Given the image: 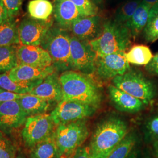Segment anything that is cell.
Returning <instances> with one entry per match:
<instances>
[{
    "label": "cell",
    "instance_id": "1",
    "mask_svg": "<svg viewBox=\"0 0 158 158\" xmlns=\"http://www.w3.org/2000/svg\"><path fill=\"white\" fill-rule=\"evenodd\" d=\"M63 99L75 101L100 108L103 99L100 85L92 75L68 70L59 76Z\"/></svg>",
    "mask_w": 158,
    "mask_h": 158
},
{
    "label": "cell",
    "instance_id": "2",
    "mask_svg": "<svg viewBox=\"0 0 158 158\" xmlns=\"http://www.w3.org/2000/svg\"><path fill=\"white\" fill-rule=\"evenodd\" d=\"M128 133L124 119L111 115L102 119L96 125L89 145L91 158H107Z\"/></svg>",
    "mask_w": 158,
    "mask_h": 158
},
{
    "label": "cell",
    "instance_id": "3",
    "mask_svg": "<svg viewBox=\"0 0 158 158\" xmlns=\"http://www.w3.org/2000/svg\"><path fill=\"white\" fill-rule=\"evenodd\" d=\"M132 36L124 25L114 20L104 23L101 35L90 42L97 56H103L117 53H125L129 48Z\"/></svg>",
    "mask_w": 158,
    "mask_h": 158
},
{
    "label": "cell",
    "instance_id": "4",
    "mask_svg": "<svg viewBox=\"0 0 158 158\" xmlns=\"http://www.w3.org/2000/svg\"><path fill=\"white\" fill-rule=\"evenodd\" d=\"M70 32L57 25L53 26L40 45L51 56L52 65L57 72L72 70Z\"/></svg>",
    "mask_w": 158,
    "mask_h": 158
},
{
    "label": "cell",
    "instance_id": "5",
    "mask_svg": "<svg viewBox=\"0 0 158 158\" xmlns=\"http://www.w3.org/2000/svg\"><path fill=\"white\" fill-rule=\"evenodd\" d=\"M89 136L87 119H81L56 127L54 137L61 158H68L82 146Z\"/></svg>",
    "mask_w": 158,
    "mask_h": 158
},
{
    "label": "cell",
    "instance_id": "6",
    "mask_svg": "<svg viewBox=\"0 0 158 158\" xmlns=\"http://www.w3.org/2000/svg\"><path fill=\"white\" fill-rule=\"evenodd\" d=\"M113 85L148 106L153 102L156 89L152 82L141 71L130 69L124 74L112 80Z\"/></svg>",
    "mask_w": 158,
    "mask_h": 158
},
{
    "label": "cell",
    "instance_id": "7",
    "mask_svg": "<svg viewBox=\"0 0 158 158\" xmlns=\"http://www.w3.org/2000/svg\"><path fill=\"white\" fill-rule=\"evenodd\" d=\"M56 127L51 114L45 113L27 117L21 132L25 145L31 149L51 136Z\"/></svg>",
    "mask_w": 158,
    "mask_h": 158
},
{
    "label": "cell",
    "instance_id": "8",
    "mask_svg": "<svg viewBox=\"0 0 158 158\" xmlns=\"http://www.w3.org/2000/svg\"><path fill=\"white\" fill-rule=\"evenodd\" d=\"M98 108L80 102L62 100L50 114L55 124L57 126L89 118Z\"/></svg>",
    "mask_w": 158,
    "mask_h": 158
},
{
    "label": "cell",
    "instance_id": "9",
    "mask_svg": "<svg viewBox=\"0 0 158 158\" xmlns=\"http://www.w3.org/2000/svg\"><path fill=\"white\" fill-rule=\"evenodd\" d=\"M70 57L72 70L93 75L97 54L89 41L80 40L71 34Z\"/></svg>",
    "mask_w": 158,
    "mask_h": 158
},
{
    "label": "cell",
    "instance_id": "10",
    "mask_svg": "<svg viewBox=\"0 0 158 158\" xmlns=\"http://www.w3.org/2000/svg\"><path fill=\"white\" fill-rule=\"evenodd\" d=\"M131 69L125 53L97 56L94 74L102 81L112 80L126 73Z\"/></svg>",
    "mask_w": 158,
    "mask_h": 158
},
{
    "label": "cell",
    "instance_id": "11",
    "mask_svg": "<svg viewBox=\"0 0 158 158\" xmlns=\"http://www.w3.org/2000/svg\"><path fill=\"white\" fill-rule=\"evenodd\" d=\"M54 19L39 21L25 18L18 27L19 44L22 45L40 46L49 29L53 26Z\"/></svg>",
    "mask_w": 158,
    "mask_h": 158
},
{
    "label": "cell",
    "instance_id": "12",
    "mask_svg": "<svg viewBox=\"0 0 158 158\" xmlns=\"http://www.w3.org/2000/svg\"><path fill=\"white\" fill-rule=\"evenodd\" d=\"M27 117L17 100L0 102V130L4 132L19 128Z\"/></svg>",
    "mask_w": 158,
    "mask_h": 158
},
{
    "label": "cell",
    "instance_id": "13",
    "mask_svg": "<svg viewBox=\"0 0 158 158\" xmlns=\"http://www.w3.org/2000/svg\"><path fill=\"white\" fill-rule=\"evenodd\" d=\"M104 23L98 15L81 17L74 22L70 32L79 40L91 42L102 33Z\"/></svg>",
    "mask_w": 158,
    "mask_h": 158
},
{
    "label": "cell",
    "instance_id": "14",
    "mask_svg": "<svg viewBox=\"0 0 158 158\" xmlns=\"http://www.w3.org/2000/svg\"><path fill=\"white\" fill-rule=\"evenodd\" d=\"M18 64H26L38 68L52 65V60L47 51L40 46L20 45L17 47Z\"/></svg>",
    "mask_w": 158,
    "mask_h": 158
},
{
    "label": "cell",
    "instance_id": "15",
    "mask_svg": "<svg viewBox=\"0 0 158 158\" xmlns=\"http://www.w3.org/2000/svg\"><path fill=\"white\" fill-rule=\"evenodd\" d=\"M53 19L57 26L70 31L74 22L85 17L77 6L68 0H53Z\"/></svg>",
    "mask_w": 158,
    "mask_h": 158
},
{
    "label": "cell",
    "instance_id": "16",
    "mask_svg": "<svg viewBox=\"0 0 158 158\" xmlns=\"http://www.w3.org/2000/svg\"><path fill=\"white\" fill-rule=\"evenodd\" d=\"M59 76V72H55L44 79L28 94L38 97L49 103L57 104L63 99L62 88Z\"/></svg>",
    "mask_w": 158,
    "mask_h": 158
},
{
    "label": "cell",
    "instance_id": "17",
    "mask_svg": "<svg viewBox=\"0 0 158 158\" xmlns=\"http://www.w3.org/2000/svg\"><path fill=\"white\" fill-rule=\"evenodd\" d=\"M107 93L114 107L120 112L130 114L138 113L146 106L140 100L131 96L113 85H108Z\"/></svg>",
    "mask_w": 158,
    "mask_h": 158
},
{
    "label": "cell",
    "instance_id": "18",
    "mask_svg": "<svg viewBox=\"0 0 158 158\" xmlns=\"http://www.w3.org/2000/svg\"><path fill=\"white\" fill-rule=\"evenodd\" d=\"M53 66L38 68L26 64H18L8 72L9 77L16 82H34L41 81L56 72Z\"/></svg>",
    "mask_w": 158,
    "mask_h": 158
},
{
    "label": "cell",
    "instance_id": "19",
    "mask_svg": "<svg viewBox=\"0 0 158 158\" xmlns=\"http://www.w3.org/2000/svg\"><path fill=\"white\" fill-rule=\"evenodd\" d=\"M151 6L141 1L135 13L130 19L124 24L130 31L132 38H135L147 25Z\"/></svg>",
    "mask_w": 158,
    "mask_h": 158
},
{
    "label": "cell",
    "instance_id": "20",
    "mask_svg": "<svg viewBox=\"0 0 158 158\" xmlns=\"http://www.w3.org/2000/svg\"><path fill=\"white\" fill-rule=\"evenodd\" d=\"M17 101L28 117L45 114L51 104V103L41 98L29 94H27Z\"/></svg>",
    "mask_w": 158,
    "mask_h": 158
},
{
    "label": "cell",
    "instance_id": "21",
    "mask_svg": "<svg viewBox=\"0 0 158 158\" xmlns=\"http://www.w3.org/2000/svg\"><path fill=\"white\" fill-rule=\"evenodd\" d=\"M30 158H61L53 134L31 148Z\"/></svg>",
    "mask_w": 158,
    "mask_h": 158
},
{
    "label": "cell",
    "instance_id": "22",
    "mask_svg": "<svg viewBox=\"0 0 158 158\" xmlns=\"http://www.w3.org/2000/svg\"><path fill=\"white\" fill-rule=\"evenodd\" d=\"M30 17L39 21H48L53 12V5L49 0H31L28 5Z\"/></svg>",
    "mask_w": 158,
    "mask_h": 158
},
{
    "label": "cell",
    "instance_id": "23",
    "mask_svg": "<svg viewBox=\"0 0 158 158\" xmlns=\"http://www.w3.org/2000/svg\"><path fill=\"white\" fill-rule=\"evenodd\" d=\"M16 82L10 79L8 73H0V88L2 90L18 94H28L42 81Z\"/></svg>",
    "mask_w": 158,
    "mask_h": 158
},
{
    "label": "cell",
    "instance_id": "24",
    "mask_svg": "<svg viewBox=\"0 0 158 158\" xmlns=\"http://www.w3.org/2000/svg\"><path fill=\"white\" fill-rule=\"evenodd\" d=\"M19 44L18 30L14 18L0 23V46Z\"/></svg>",
    "mask_w": 158,
    "mask_h": 158
},
{
    "label": "cell",
    "instance_id": "25",
    "mask_svg": "<svg viewBox=\"0 0 158 158\" xmlns=\"http://www.w3.org/2000/svg\"><path fill=\"white\" fill-rule=\"evenodd\" d=\"M125 56L128 62L137 66H147L153 56L149 48L144 45L133 46Z\"/></svg>",
    "mask_w": 158,
    "mask_h": 158
},
{
    "label": "cell",
    "instance_id": "26",
    "mask_svg": "<svg viewBox=\"0 0 158 158\" xmlns=\"http://www.w3.org/2000/svg\"><path fill=\"white\" fill-rule=\"evenodd\" d=\"M138 137L135 131H131L107 158H127L136 147Z\"/></svg>",
    "mask_w": 158,
    "mask_h": 158
},
{
    "label": "cell",
    "instance_id": "27",
    "mask_svg": "<svg viewBox=\"0 0 158 158\" xmlns=\"http://www.w3.org/2000/svg\"><path fill=\"white\" fill-rule=\"evenodd\" d=\"M18 65L17 46H0V73H8Z\"/></svg>",
    "mask_w": 158,
    "mask_h": 158
},
{
    "label": "cell",
    "instance_id": "28",
    "mask_svg": "<svg viewBox=\"0 0 158 158\" xmlns=\"http://www.w3.org/2000/svg\"><path fill=\"white\" fill-rule=\"evenodd\" d=\"M141 1L142 0H128L125 2L116 10L113 20L124 25L134 15Z\"/></svg>",
    "mask_w": 158,
    "mask_h": 158
},
{
    "label": "cell",
    "instance_id": "29",
    "mask_svg": "<svg viewBox=\"0 0 158 158\" xmlns=\"http://www.w3.org/2000/svg\"><path fill=\"white\" fill-rule=\"evenodd\" d=\"M143 32L147 42H154L158 40V7L151 8L149 19Z\"/></svg>",
    "mask_w": 158,
    "mask_h": 158
},
{
    "label": "cell",
    "instance_id": "30",
    "mask_svg": "<svg viewBox=\"0 0 158 158\" xmlns=\"http://www.w3.org/2000/svg\"><path fill=\"white\" fill-rule=\"evenodd\" d=\"M145 141L147 143H153L158 141V115L147 119L143 126Z\"/></svg>",
    "mask_w": 158,
    "mask_h": 158
},
{
    "label": "cell",
    "instance_id": "31",
    "mask_svg": "<svg viewBox=\"0 0 158 158\" xmlns=\"http://www.w3.org/2000/svg\"><path fill=\"white\" fill-rule=\"evenodd\" d=\"M0 158H16V149L12 142L0 132Z\"/></svg>",
    "mask_w": 158,
    "mask_h": 158
},
{
    "label": "cell",
    "instance_id": "32",
    "mask_svg": "<svg viewBox=\"0 0 158 158\" xmlns=\"http://www.w3.org/2000/svg\"><path fill=\"white\" fill-rule=\"evenodd\" d=\"M76 6L83 14L85 16H91L98 15L99 8L91 0H68Z\"/></svg>",
    "mask_w": 158,
    "mask_h": 158
},
{
    "label": "cell",
    "instance_id": "33",
    "mask_svg": "<svg viewBox=\"0 0 158 158\" xmlns=\"http://www.w3.org/2000/svg\"><path fill=\"white\" fill-rule=\"evenodd\" d=\"M6 6L9 18L17 16L21 8L23 0H2Z\"/></svg>",
    "mask_w": 158,
    "mask_h": 158
},
{
    "label": "cell",
    "instance_id": "34",
    "mask_svg": "<svg viewBox=\"0 0 158 158\" xmlns=\"http://www.w3.org/2000/svg\"><path fill=\"white\" fill-rule=\"evenodd\" d=\"M27 94H18L8 91L2 90L0 92V102L18 100L23 98Z\"/></svg>",
    "mask_w": 158,
    "mask_h": 158
},
{
    "label": "cell",
    "instance_id": "35",
    "mask_svg": "<svg viewBox=\"0 0 158 158\" xmlns=\"http://www.w3.org/2000/svg\"><path fill=\"white\" fill-rule=\"evenodd\" d=\"M145 70L149 73L158 77V52L153 56L151 62L145 66Z\"/></svg>",
    "mask_w": 158,
    "mask_h": 158
},
{
    "label": "cell",
    "instance_id": "36",
    "mask_svg": "<svg viewBox=\"0 0 158 158\" xmlns=\"http://www.w3.org/2000/svg\"><path fill=\"white\" fill-rule=\"evenodd\" d=\"M68 158H91L89 148L82 145L78 148Z\"/></svg>",
    "mask_w": 158,
    "mask_h": 158
},
{
    "label": "cell",
    "instance_id": "37",
    "mask_svg": "<svg viewBox=\"0 0 158 158\" xmlns=\"http://www.w3.org/2000/svg\"><path fill=\"white\" fill-rule=\"evenodd\" d=\"M8 18V12L6 6L3 4L2 0H0V23L6 21Z\"/></svg>",
    "mask_w": 158,
    "mask_h": 158
},
{
    "label": "cell",
    "instance_id": "38",
    "mask_svg": "<svg viewBox=\"0 0 158 158\" xmlns=\"http://www.w3.org/2000/svg\"><path fill=\"white\" fill-rule=\"evenodd\" d=\"M127 158H141L139 150L136 148V147H135L134 149L132 151V152L130 153Z\"/></svg>",
    "mask_w": 158,
    "mask_h": 158
},
{
    "label": "cell",
    "instance_id": "39",
    "mask_svg": "<svg viewBox=\"0 0 158 158\" xmlns=\"http://www.w3.org/2000/svg\"><path fill=\"white\" fill-rule=\"evenodd\" d=\"M142 1L149 5L151 8L158 7V0H142Z\"/></svg>",
    "mask_w": 158,
    "mask_h": 158
},
{
    "label": "cell",
    "instance_id": "40",
    "mask_svg": "<svg viewBox=\"0 0 158 158\" xmlns=\"http://www.w3.org/2000/svg\"><path fill=\"white\" fill-rule=\"evenodd\" d=\"M153 151L156 158H158V141L152 143Z\"/></svg>",
    "mask_w": 158,
    "mask_h": 158
},
{
    "label": "cell",
    "instance_id": "41",
    "mask_svg": "<svg viewBox=\"0 0 158 158\" xmlns=\"http://www.w3.org/2000/svg\"><path fill=\"white\" fill-rule=\"evenodd\" d=\"M91 1L98 8L102 7L103 6V0H91Z\"/></svg>",
    "mask_w": 158,
    "mask_h": 158
},
{
    "label": "cell",
    "instance_id": "42",
    "mask_svg": "<svg viewBox=\"0 0 158 158\" xmlns=\"http://www.w3.org/2000/svg\"><path fill=\"white\" fill-rule=\"evenodd\" d=\"M143 158H153L152 156H151V155H148V154H147V155H145V156H144V157H143Z\"/></svg>",
    "mask_w": 158,
    "mask_h": 158
},
{
    "label": "cell",
    "instance_id": "43",
    "mask_svg": "<svg viewBox=\"0 0 158 158\" xmlns=\"http://www.w3.org/2000/svg\"><path fill=\"white\" fill-rule=\"evenodd\" d=\"M16 158H25V157L23 155H19L16 156Z\"/></svg>",
    "mask_w": 158,
    "mask_h": 158
},
{
    "label": "cell",
    "instance_id": "44",
    "mask_svg": "<svg viewBox=\"0 0 158 158\" xmlns=\"http://www.w3.org/2000/svg\"><path fill=\"white\" fill-rule=\"evenodd\" d=\"M3 90H2V89H1V88H0V92H1V91H2Z\"/></svg>",
    "mask_w": 158,
    "mask_h": 158
}]
</instances>
